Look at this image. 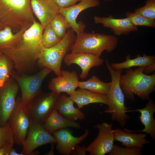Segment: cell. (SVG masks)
Returning a JSON list of instances; mask_svg holds the SVG:
<instances>
[{
  "mask_svg": "<svg viewBox=\"0 0 155 155\" xmlns=\"http://www.w3.org/2000/svg\"><path fill=\"white\" fill-rule=\"evenodd\" d=\"M44 29L43 26L35 20L14 46L0 51L12 60L14 69L18 73L27 74L36 66L39 56L45 48L42 40Z\"/></svg>",
  "mask_w": 155,
  "mask_h": 155,
  "instance_id": "1",
  "label": "cell"
},
{
  "mask_svg": "<svg viewBox=\"0 0 155 155\" xmlns=\"http://www.w3.org/2000/svg\"><path fill=\"white\" fill-rule=\"evenodd\" d=\"M145 67H139L135 70L131 68L121 75L120 84L125 97L130 100H135L134 94L141 99L148 100L150 94L155 90V73L149 75L144 73Z\"/></svg>",
  "mask_w": 155,
  "mask_h": 155,
  "instance_id": "2",
  "label": "cell"
},
{
  "mask_svg": "<svg viewBox=\"0 0 155 155\" xmlns=\"http://www.w3.org/2000/svg\"><path fill=\"white\" fill-rule=\"evenodd\" d=\"M31 0H0V18L5 27L17 32L25 26L30 27L36 20Z\"/></svg>",
  "mask_w": 155,
  "mask_h": 155,
  "instance_id": "3",
  "label": "cell"
},
{
  "mask_svg": "<svg viewBox=\"0 0 155 155\" xmlns=\"http://www.w3.org/2000/svg\"><path fill=\"white\" fill-rule=\"evenodd\" d=\"M71 52L92 54L100 57L104 51L108 52L116 48L118 38L115 36L84 32L77 34Z\"/></svg>",
  "mask_w": 155,
  "mask_h": 155,
  "instance_id": "4",
  "label": "cell"
},
{
  "mask_svg": "<svg viewBox=\"0 0 155 155\" xmlns=\"http://www.w3.org/2000/svg\"><path fill=\"white\" fill-rule=\"evenodd\" d=\"M105 63L111 74V82L110 90L106 94L108 102V108L103 112L111 114V120L116 121L120 125L124 127L127 123V120L130 117L126 113L129 108L125 106L124 95L120 84V78L123 69H114L107 59L105 61Z\"/></svg>",
  "mask_w": 155,
  "mask_h": 155,
  "instance_id": "5",
  "label": "cell"
},
{
  "mask_svg": "<svg viewBox=\"0 0 155 155\" xmlns=\"http://www.w3.org/2000/svg\"><path fill=\"white\" fill-rule=\"evenodd\" d=\"M71 28L68 30L63 38L56 45L44 49L39 56L37 63L42 68L47 67L57 76L62 74L61 65L65 56L70 51L76 36Z\"/></svg>",
  "mask_w": 155,
  "mask_h": 155,
  "instance_id": "6",
  "label": "cell"
},
{
  "mask_svg": "<svg viewBox=\"0 0 155 155\" xmlns=\"http://www.w3.org/2000/svg\"><path fill=\"white\" fill-rule=\"evenodd\" d=\"M52 71L47 67H43L37 73L30 75L12 71L11 76L15 80L20 89L21 100L24 105L26 106L41 93L43 82Z\"/></svg>",
  "mask_w": 155,
  "mask_h": 155,
  "instance_id": "7",
  "label": "cell"
},
{
  "mask_svg": "<svg viewBox=\"0 0 155 155\" xmlns=\"http://www.w3.org/2000/svg\"><path fill=\"white\" fill-rule=\"evenodd\" d=\"M61 95L55 92L40 93L26 106L31 121L43 123L54 109Z\"/></svg>",
  "mask_w": 155,
  "mask_h": 155,
  "instance_id": "8",
  "label": "cell"
},
{
  "mask_svg": "<svg viewBox=\"0 0 155 155\" xmlns=\"http://www.w3.org/2000/svg\"><path fill=\"white\" fill-rule=\"evenodd\" d=\"M31 121L26 106L22 103L20 97H18L8 122L13 133L15 142L20 146H22L26 140Z\"/></svg>",
  "mask_w": 155,
  "mask_h": 155,
  "instance_id": "9",
  "label": "cell"
},
{
  "mask_svg": "<svg viewBox=\"0 0 155 155\" xmlns=\"http://www.w3.org/2000/svg\"><path fill=\"white\" fill-rule=\"evenodd\" d=\"M19 86L11 76L0 86V125H5L15 107Z\"/></svg>",
  "mask_w": 155,
  "mask_h": 155,
  "instance_id": "10",
  "label": "cell"
},
{
  "mask_svg": "<svg viewBox=\"0 0 155 155\" xmlns=\"http://www.w3.org/2000/svg\"><path fill=\"white\" fill-rule=\"evenodd\" d=\"M55 137L44 128L43 123L31 121L28 134L22 146L24 155H32L34 151L40 146L56 143Z\"/></svg>",
  "mask_w": 155,
  "mask_h": 155,
  "instance_id": "11",
  "label": "cell"
},
{
  "mask_svg": "<svg viewBox=\"0 0 155 155\" xmlns=\"http://www.w3.org/2000/svg\"><path fill=\"white\" fill-rule=\"evenodd\" d=\"M112 126V123L106 122L94 126L99 132L96 138L86 147L90 155H104L111 151L115 140Z\"/></svg>",
  "mask_w": 155,
  "mask_h": 155,
  "instance_id": "12",
  "label": "cell"
},
{
  "mask_svg": "<svg viewBox=\"0 0 155 155\" xmlns=\"http://www.w3.org/2000/svg\"><path fill=\"white\" fill-rule=\"evenodd\" d=\"M99 0H82L77 4L67 8H59V12L65 18L71 28L76 34L84 32L86 25L82 21L77 23L76 20L79 13L88 8L99 5Z\"/></svg>",
  "mask_w": 155,
  "mask_h": 155,
  "instance_id": "13",
  "label": "cell"
},
{
  "mask_svg": "<svg viewBox=\"0 0 155 155\" xmlns=\"http://www.w3.org/2000/svg\"><path fill=\"white\" fill-rule=\"evenodd\" d=\"M89 133L86 129L82 135L75 137L70 129L65 128L57 130L52 134L57 140L56 148L58 152L61 154L69 155L71 154L76 146L87 137Z\"/></svg>",
  "mask_w": 155,
  "mask_h": 155,
  "instance_id": "14",
  "label": "cell"
},
{
  "mask_svg": "<svg viewBox=\"0 0 155 155\" xmlns=\"http://www.w3.org/2000/svg\"><path fill=\"white\" fill-rule=\"evenodd\" d=\"M63 60L68 66L72 64H75L81 67L82 72L80 78L82 79H84L86 77L92 67L99 66L103 62V60L100 57L83 53L71 52L68 53L65 56Z\"/></svg>",
  "mask_w": 155,
  "mask_h": 155,
  "instance_id": "15",
  "label": "cell"
},
{
  "mask_svg": "<svg viewBox=\"0 0 155 155\" xmlns=\"http://www.w3.org/2000/svg\"><path fill=\"white\" fill-rule=\"evenodd\" d=\"M79 82L78 76L75 71L63 70L61 75L51 80L48 87L52 91L59 93L64 92L69 95L78 87Z\"/></svg>",
  "mask_w": 155,
  "mask_h": 155,
  "instance_id": "16",
  "label": "cell"
},
{
  "mask_svg": "<svg viewBox=\"0 0 155 155\" xmlns=\"http://www.w3.org/2000/svg\"><path fill=\"white\" fill-rule=\"evenodd\" d=\"M94 19L95 24H102L104 27L110 29L115 36L127 35L138 30L137 27L133 25L126 18L118 19L111 15L108 17L95 16Z\"/></svg>",
  "mask_w": 155,
  "mask_h": 155,
  "instance_id": "17",
  "label": "cell"
},
{
  "mask_svg": "<svg viewBox=\"0 0 155 155\" xmlns=\"http://www.w3.org/2000/svg\"><path fill=\"white\" fill-rule=\"evenodd\" d=\"M33 13L44 28L59 13V7L53 0H31Z\"/></svg>",
  "mask_w": 155,
  "mask_h": 155,
  "instance_id": "18",
  "label": "cell"
},
{
  "mask_svg": "<svg viewBox=\"0 0 155 155\" xmlns=\"http://www.w3.org/2000/svg\"><path fill=\"white\" fill-rule=\"evenodd\" d=\"M130 111H137L141 115L139 117L142 124L144 125V128L141 130H131L124 128V130L128 132H141L149 135L152 139L155 141V119L153 114L155 112V104L153 100L149 99L146 106L144 108Z\"/></svg>",
  "mask_w": 155,
  "mask_h": 155,
  "instance_id": "19",
  "label": "cell"
},
{
  "mask_svg": "<svg viewBox=\"0 0 155 155\" xmlns=\"http://www.w3.org/2000/svg\"><path fill=\"white\" fill-rule=\"evenodd\" d=\"M74 102L69 96L65 94L60 95L55 104L54 108L63 117L75 121L85 118V114L78 108L74 106Z\"/></svg>",
  "mask_w": 155,
  "mask_h": 155,
  "instance_id": "20",
  "label": "cell"
},
{
  "mask_svg": "<svg viewBox=\"0 0 155 155\" xmlns=\"http://www.w3.org/2000/svg\"><path fill=\"white\" fill-rule=\"evenodd\" d=\"M70 98L77 104L80 109L88 104L101 103L108 105L106 94L92 92L88 90L80 88L69 95Z\"/></svg>",
  "mask_w": 155,
  "mask_h": 155,
  "instance_id": "21",
  "label": "cell"
},
{
  "mask_svg": "<svg viewBox=\"0 0 155 155\" xmlns=\"http://www.w3.org/2000/svg\"><path fill=\"white\" fill-rule=\"evenodd\" d=\"M115 140L122 143L123 146L128 148L144 147L145 144L150 142L146 137V133H136L128 132L117 128L113 130Z\"/></svg>",
  "mask_w": 155,
  "mask_h": 155,
  "instance_id": "22",
  "label": "cell"
},
{
  "mask_svg": "<svg viewBox=\"0 0 155 155\" xmlns=\"http://www.w3.org/2000/svg\"><path fill=\"white\" fill-rule=\"evenodd\" d=\"M46 130L51 134L58 130L72 127L79 129L80 124L64 118L60 115L54 108L43 123Z\"/></svg>",
  "mask_w": 155,
  "mask_h": 155,
  "instance_id": "23",
  "label": "cell"
},
{
  "mask_svg": "<svg viewBox=\"0 0 155 155\" xmlns=\"http://www.w3.org/2000/svg\"><path fill=\"white\" fill-rule=\"evenodd\" d=\"M131 56L127 55L126 57L125 61L121 63H111V67L115 70L131 68L132 67H145L155 63L154 56H148L144 54L142 56L137 55V57L131 59Z\"/></svg>",
  "mask_w": 155,
  "mask_h": 155,
  "instance_id": "24",
  "label": "cell"
},
{
  "mask_svg": "<svg viewBox=\"0 0 155 155\" xmlns=\"http://www.w3.org/2000/svg\"><path fill=\"white\" fill-rule=\"evenodd\" d=\"M30 27H24L15 34H13L12 29L8 26L0 30V51L14 46L21 39L25 31Z\"/></svg>",
  "mask_w": 155,
  "mask_h": 155,
  "instance_id": "25",
  "label": "cell"
},
{
  "mask_svg": "<svg viewBox=\"0 0 155 155\" xmlns=\"http://www.w3.org/2000/svg\"><path fill=\"white\" fill-rule=\"evenodd\" d=\"M111 85V82H103L96 76H93L86 81H79L78 87L93 92L106 94L110 90Z\"/></svg>",
  "mask_w": 155,
  "mask_h": 155,
  "instance_id": "26",
  "label": "cell"
},
{
  "mask_svg": "<svg viewBox=\"0 0 155 155\" xmlns=\"http://www.w3.org/2000/svg\"><path fill=\"white\" fill-rule=\"evenodd\" d=\"M50 24L54 32L61 40L64 37L67 30L71 28L65 17L60 13L53 18Z\"/></svg>",
  "mask_w": 155,
  "mask_h": 155,
  "instance_id": "27",
  "label": "cell"
},
{
  "mask_svg": "<svg viewBox=\"0 0 155 155\" xmlns=\"http://www.w3.org/2000/svg\"><path fill=\"white\" fill-rule=\"evenodd\" d=\"M14 63L7 55L2 53L0 55V86L11 76Z\"/></svg>",
  "mask_w": 155,
  "mask_h": 155,
  "instance_id": "28",
  "label": "cell"
},
{
  "mask_svg": "<svg viewBox=\"0 0 155 155\" xmlns=\"http://www.w3.org/2000/svg\"><path fill=\"white\" fill-rule=\"evenodd\" d=\"M125 15L126 18L135 26H144L155 28V19L146 18L135 12H126Z\"/></svg>",
  "mask_w": 155,
  "mask_h": 155,
  "instance_id": "29",
  "label": "cell"
},
{
  "mask_svg": "<svg viewBox=\"0 0 155 155\" xmlns=\"http://www.w3.org/2000/svg\"><path fill=\"white\" fill-rule=\"evenodd\" d=\"M44 30L42 40L43 45L45 48L53 47L61 40L53 30L50 24L46 26Z\"/></svg>",
  "mask_w": 155,
  "mask_h": 155,
  "instance_id": "30",
  "label": "cell"
},
{
  "mask_svg": "<svg viewBox=\"0 0 155 155\" xmlns=\"http://www.w3.org/2000/svg\"><path fill=\"white\" fill-rule=\"evenodd\" d=\"M143 154L142 148L121 147L114 144L109 155H141Z\"/></svg>",
  "mask_w": 155,
  "mask_h": 155,
  "instance_id": "31",
  "label": "cell"
},
{
  "mask_svg": "<svg viewBox=\"0 0 155 155\" xmlns=\"http://www.w3.org/2000/svg\"><path fill=\"white\" fill-rule=\"evenodd\" d=\"M135 12L146 18L155 19V0H146L145 5L136 9Z\"/></svg>",
  "mask_w": 155,
  "mask_h": 155,
  "instance_id": "32",
  "label": "cell"
},
{
  "mask_svg": "<svg viewBox=\"0 0 155 155\" xmlns=\"http://www.w3.org/2000/svg\"><path fill=\"white\" fill-rule=\"evenodd\" d=\"M14 139L13 134L9 123L3 126L0 125V149L6 142Z\"/></svg>",
  "mask_w": 155,
  "mask_h": 155,
  "instance_id": "33",
  "label": "cell"
},
{
  "mask_svg": "<svg viewBox=\"0 0 155 155\" xmlns=\"http://www.w3.org/2000/svg\"><path fill=\"white\" fill-rule=\"evenodd\" d=\"M59 8H67L75 5L82 0H53Z\"/></svg>",
  "mask_w": 155,
  "mask_h": 155,
  "instance_id": "34",
  "label": "cell"
},
{
  "mask_svg": "<svg viewBox=\"0 0 155 155\" xmlns=\"http://www.w3.org/2000/svg\"><path fill=\"white\" fill-rule=\"evenodd\" d=\"M14 142V139L6 142L0 149V155H9Z\"/></svg>",
  "mask_w": 155,
  "mask_h": 155,
  "instance_id": "35",
  "label": "cell"
},
{
  "mask_svg": "<svg viewBox=\"0 0 155 155\" xmlns=\"http://www.w3.org/2000/svg\"><path fill=\"white\" fill-rule=\"evenodd\" d=\"M86 152V147L84 146H80L77 145L75 147L71 154L75 155H85Z\"/></svg>",
  "mask_w": 155,
  "mask_h": 155,
  "instance_id": "36",
  "label": "cell"
},
{
  "mask_svg": "<svg viewBox=\"0 0 155 155\" xmlns=\"http://www.w3.org/2000/svg\"><path fill=\"white\" fill-rule=\"evenodd\" d=\"M155 70V63L148 65L145 67L144 73L147 74L153 72Z\"/></svg>",
  "mask_w": 155,
  "mask_h": 155,
  "instance_id": "37",
  "label": "cell"
},
{
  "mask_svg": "<svg viewBox=\"0 0 155 155\" xmlns=\"http://www.w3.org/2000/svg\"><path fill=\"white\" fill-rule=\"evenodd\" d=\"M24 153L22 151L21 152L19 153L16 152V149L12 148L10 151L9 155H24Z\"/></svg>",
  "mask_w": 155,
  "mask_h": 155,
  "instance_id": "38",
  "label": "cell"
},
{
  "mask_svg": "<svg viewBox=\"0 0 155 155\" xmlns=\"http://www.w3.org/2000/svg\"><path fill=\"white\" fill-rule=\"evenodd\" d=\"M5 26L2 23L0 18V30L3 29Z\"/></svg>",
  "mask_w": 155,
  "mask_h": 155,
  "instance_id": "39",
  "label": "cell"
},
{
  "mask_svg": "<svg viewBox=\"0 0 155 155\" xmlns=\"http://www.w3.org/2000/svg\"><path fill=\"white\" fill-rule=\"evenodd\" d=\"M106 1H112L113 0H104Z\"/></svg>",
  "mask_w": 155,
  "mask_h": 155,
  "instance_id": "40",
  "label": "cell"
},
{
  "mask_svg": "<svg viewBox=\"0 0 155 155\" xmlns=\"http://www.w3.org/2000/svg\"><path fill=\"white\" fill-rule=\"evenodd\" d=\"M2 53H1V52H0V55H1V54Z\"/></svg>",
  "mask_w": 155,
  "mask_h": 155,
  "instance_id": "41",
  "label": "cell"
}]
</instances>
